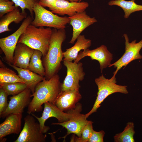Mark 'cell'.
Returning <instances> with one entry per match:
<instances>
[{"label":"cell","instance_id":"20","mask_svg":"<svg viewBox=\"0 0 142 142\" xmlns=\"http://www.w3.org/2000/svg\"><path fill=\"white\" fill-rule=\"evenodd\" d=\"M27 15L26 11L20 12L18 7L6 14L1 18L0 33L11 31L12 30L8 28L10 24L12 22L19 23L27 18Z\"/></svg>","mask_w":142,"mask_h":142},{"label":"cell","instance_id":"18","mask_svg":"<svg viewBox=\"0 0 142 142\" xmlns=\"http://www.w3.org/2000/svg\"><path fill=\"white\" fill-rule=\"evenodd\" d=\"M34 49L22 43H18L15 49L12 64L27 69Z\"/></svg>","mask_w":142,"mask_h":142},{"label":"cell","instance_id":"5","mask_svg":"<svg viewBox=\"0 0 142 142\" xmlns=\"http://www.w3.org/2000/svg\"><path fill=\"white\" fill-rule=\"evenodd\" d=\"M33 9L35 18L31 24L36 27L65 29L66 25L70 23L69 17L59 16L47 10L39 3L35 5Z\"/></svg>","mask_w":142,"mask_h":142},{"label":"cell","instance_id":"13","mask_svg":"<svg viewBox=\"0 0 142 142\" xmlns=\"http://www.w3.org/2000/svg\"><path fill=\"white\" fill-rule=\"evenodd\" d=\"M31 93L27 88L21 93L10 97L7 107L0 115V118H4L10 114L22 113L31 100Z\"/></svg>","mask_w":142,"mask_h":142},{"label":"cell","instance_id":"24","mask_svg":"<svg viewBox=\"0 0 142 142\" xmlns=\"http://www.w3.org/2000/svg\"><path fill=\"white\" fill-rule=\"evenodd\" d=\"M17 82L24 83L14 71L3 66L1 67L0 68V85Z\"/></svg>","mask_w":142,"mask_h":142},{"label":"cell","instance_id":"28","mask_svg":"<svg viewBox=\"0 0 142 142\" xmlns=\"http://www.w3.org/2000/svg\"><path fill=\"white\" fill-rule=\"evenodd\" d=\"M93 122L88 120L87 123L83 128L81 132V136L80 137L74 138L73 141L75 142H88L94 130L93 128Z\"/></svg>","mask_w":142,"mask_h":142},{"label":"cell","instance_id":"15","mask_svg":"<svg viewBox=\"0 0 142 142\" xmlns=\"http://www.w3.org/2000/svg\"><path fill=\"white\" fill-rule=\"evenodd\" d=\"M70 24L73 27L72 37L69 43H74L78 37L87 28L97 22L94 17H91L85 11L78 12L73 16L69 17Z\"/></svg>","mask_w":142,"mask_h":142},{"label":"cell","instance_id":"19","mask_svg":"<svg viewBox=\"0 0 142 142\" xmlns=\"http://www.w3.org/2000/svg\"><path fill=\"white\" fill-rule=\"evenodd\" d=\"M17 71L18 75L27 85L33 94L36 85L39 82L45 79L42 77L27 69L20 68L12 64L7 63Z\"/></svg>","mask_w":142,"mask_h":142},{"label":"cell","instance_id":"1","mask_svg":"<svg viewBox=\"0 0 142 142\" xmlns=\"http://www.w3.org/2000/svg\"><path fill=\"white\" fill-rule=\"evenodd\" d=\"M61 91V83L57 74L49 79H45L41 81L36 85L31 95L33 98L28 106L27 113L31 114L42 111V105L46 102L55 104Z\"/></svg>","mask_w":142,"mask_h":142},{"label":"cell","instance_id":"30","mask_svg":"<svg viewBox=\"0 0 142 142\" xmlns=\"http://www.w3.org/2000/svg\"><path fill=\"white\" fill-rule=\"evenodd\" d=\"M8 96L4 91L0 88V115L7 107Z\"/></svg>","mask_w":142,"mask_h":142},{"label":"cell","instance_id":"25","mask_svg":"<svg viewBox=\"0 0 142 142\" xmlns=\"http://www.w3.org/2000/svg\"><path fill=\"white\" fill-rule=\"evenodd\" d=\"M134 124L133 122H129L124 130L114 136L115 142H134V136L135 133Z\"/></svg>","mask_w":142,"mask_h":142},{"label":"cell","instance_id":"2","mask_svg":"<svg viewBox=\"0 0 142 142\" xmlns=\"http://www.w3.org/2000/svg\"><path fill=\"white\" fill-rule=\"evenodd\" d=\"M52 30L48 51L42 59L46 79L57 74L62 68L61 62L64 58L62 46L66 38L65 29L53 28Z\"/></svg>","mask_w":142,"mask_h":142},{"label":"cell","instance_id":"12","mask_svg":"<svg viewBox=\"0 0 142 142\" xmlns=\"http://www.w3.org/2000/svg\"><path fill=\"white\" fill-rule=\"evenodd\" d=\"M87 56L90 57L92 60H96L99 62L102 73L104 69L111 64L113 59L112 54L106 46L103 45L94 49L91 50L88 48L80 51L74 62L77 63L80 60Z\"/></svg>","mask_w":142,"mask_h":142},{"label":"cell","instance_id":"3","mask_svg":"<svg viewBox=\"0 0 142 142\" xmlns=\"http://www.w3.org/2000/svg\"><path fill=\"white\" fill-rule=\"evenodd\" d=\"M49 27H36L30 24L20 36L18 43L24 44L34 49L40 51L43 57L47 54L52 33Z\"/></svg>","mask_w":142,"mask_h":142},{"label":"cell","instance_id":"33","mask_svg":"<svg viewBox=\"0 0 142 142\" xmlns=\"http://www.w3.org/2000/svg\"></svg>","mask_w":142,"mask_h":142},{"label":"cell","instance_id":"22","mask_svg":"<svg viewBox=\"0 0 142 142\" xmlns=\"http://www.w3.org/2000/svg\"><path fill=\"white\" fill-rule=\"evenodd\" d=\"M135 0H111L108 3L110 6L116 5L120 7L123 10L125 18H128L131 13L137 11H142V5L137 4Z\"/></svg>","mask_w":142,"mask_h":142},{"label":"cell","instance_id":"27","mask_svg":"<svg viewBox=\"0 0 142 142\" xmlns=\"http://www.w3.org/2000/svg\"><path fill=\"white\" fill-rule=\"evenodd\" d=\"M9 0L13 2L16 7H20L22 11H25L26 9L28 10L30 12L31 16L33 18L34 7L36 3H39L40 0Z\"/></svg>","mask_w":142,"mask_h":142},{"label":"cell","instance_id":"14","mask_svg":"<svg viewBox=\"0 0 142 142\" xmlns=\"http://www.w3.org/2000/svg\"><path fill=\"white\" fill-rule=\"evenodd\" d=\"M82 107V104L78 103L74 114L69 120L62 123H52L53 125H61L67 130V134L60 138H64V140L68 135L72 133L76 135L79 137L81 136L82 129L88 121L85 115L80 113Z\"/></svg>","mask_w":142,"mask_h":142},{"label":"cell","instance_id":"8","mask_svg":"<svg viewBox=\"0 0 142 142\" xmlns=\"http://www.w3.org/2000/svg\"><path fill=\"white\" fill-rule=\"evenodd\" d=\"M28 16L24 19L18 28L10 35L0 39V47L5 55L7 63L12 64L15 49L21 35L32 21Z\"/></svg>","mask_w":142,"mask_h":142},{"label":"cell","instance_id":"21","mask_svg":"<svg viewBox=\"0 0 142 142\" xmlns=\"http://www.w3.org/2000/svg\"><path fill=\"white\" fill-rule=\"evenodd\" d=\"M77 40L73 46L67 49L63 52V60L72 62L75 59L80 50L88 48L91 45V40L86 38L84 35H80Z\"/></svg>","mask_w":142,"mask_h":142},{"label":"cell","instance_id":"4","mask_svg":"<svg viewBox=\"0 0 142 142\" xmlns=\"http://www.w3.org/2000/svg\"><path fill=\"white\" fill-rule=\"evenodd\" d=\"M95 81L98 87L97 96L92 108L88 113L85 114L87 118L92 114L97 111L100 106L101 103L109 95L116 93L125 94L128 93L127 86L116 84L115 75H113L111 78L108 79L102 74L95 78Z\"/></svg>","mask_w":142,"mask_h":142},{"label":"cell","instance_id":"16","mask_svg":"<svg viewBox=\"0 0 142 142\" xmlns=\"http://www.w3.org/2000/svg\"><path fill=\"white\" fill-rule=\"evenodd\" d=\"M22 113L10 114L0 124V141H4V138L11 134H18L21 131Z\"/></svg>","mask_w":142,"mask_h":142},{"label":"cell","instance_id":"9","mask_svg":"<svg viewBox=\"0 0 142 142\" xmlns=\"http://www.w3.org/2000/svg\"><path fill=\"white\" fill-rule=\"evenodd\" d=\"M63 63L67 69L66 75L61 83V91L68 90H79L80 81L83 80L85 75L81 62L76 63L63 60Z\"/></svg>","mask_w":142,"mask_h":142},{"label":"cell","instance_id":"6","mask_svg":"<svg viewBox=\"0 0 142 142\" xmlns=\"http://www.w3.org/2000/svg\"><path fill=\"white\" fill-rule=\"evenodd\" d=\"M39 3L47 7L54 14L70 17L77 13L85 11L89 6L85 2H71L65 0H40Z\"/></svg>","mask_w":142,"mask_h":142},{"label":"cell","instance_id":"32","mask_svg":"<svg viewBox=\"0 0 142 142\" xmlns=\"http://www.w3.org/2000/svg\"><path fill=\"white\" fill-rule=\"evenodd\" d=\"M70 2H80L82 0H69Z\"/></svg>","mask_w":142,"mask_h":142},{"label":"cell","instance_id":"31","mask_svg":"<svg viewBox=\"0 0 142 142\" xmlns=\"http://www.w3.org/2000/svg\"><path fill=\"white\" fill-rule=\"evenodd\" d=\"M105 132L103 130L97 132L93 130L88 142H103Z\"/></svg>","mask_w":142,"mask_h":142},{"label":"cell","instance_id":"23","mask_svg":"<svg viewBox=\"0 0 142 142\" xmlns=\"http://www.w3.org/2000/svg\"><path fill=\"white\" fill-rule=\"evenodd\" d=\"M42 56V54L40 51L34 49L27 69L45 77V69L41 60Z\"/></svg>","mask_w":142,"mask_h":142},{"label":"cell","instance_id":"17","mask_svg":"<svg viewBox=\"0 0 142 142\" xmlns=\"http://www.w3.org/2000/svg\"><path fill=\"white\" fill-rule=\"evenodd\" d=\"M82 98L79 90H68L61 91L55 103L56 105L63 111L74 108Z\"/></svg>","mask_w":142,"mask_h":142},{"label":"cell","instance_id":"11","mask_svg":"<svg viewBox=\"0 0 142 142\" xmlns=\"http://www.w3.org/2000/svg\"><path fill=\"white\" fill-rule=\"evenodd\" d=\"M123 36L125 40V52L120 58L109 67L114 66L116 68L113 73V75H115L123 67H125L134 60L142 59V56L140 53V51L142 48V39L137 43H136V40L129 43L127 35L125 34Z\"/></svg>","mask_w":142,"mask_h":142},{"label":"cell","instance_id":"26","mask_svg":"<svg viewBox=\"0 0 142 142\" xmlns=\"http://www.w3.org/2000/svg\"><path fill=\"white\" fill-rule=\"evenodd\" d=\"M8 95H14L22 92L28 87L24 83L17 82L5 84L0 85Z\"/></svg>","mask_w":142,"mask_h":142},{"label":"cell","instance_id":"29","mask_svg":"<svg viewBox=\"0 0 142 142\" xmlns=\"http://www.w3.org/2000/svg\"><path fill=\"white\" fill-rule=\"evenodd\" d=\"M14 3L9 0H0V18L14 9L16 7Z\"/></svg>","mask_w":142,"mask_h":142},{"label":"cell","instance_id":"7","mask_svg":"<svg viewBox=\"0 0 142 142\" xmlns=\"http://www.w3.org/2000/svg\"><path fill=\"white\" fill-rule=\"evenodd\" d=\"M44 107L42 116L39 117L33 113L31 114L38 120L42 132L44 134L50 128L45 125L46 121L49 118L53 117L56 118L59 123H62L69 120L74 115L76 107L65 113L60 109L55 104L49 102L44 103Z\"/></svg>","mask_w":142,"mask_h":142},{"label":"cell","instance_id":"10","mask_svg":"<svg viewBox=\"0 0 142 142\" xmlns=\"http://www.w3.org/2000/svg\"><path fill=\"white\" fill-rule=\"evenodd\" d=\"M34 117L29 114L24 118L23 128L14 142H45L46 135L41 130L39 123Z\"/></svg>","mask_w":142,"mask_h":142}]
</instances>
